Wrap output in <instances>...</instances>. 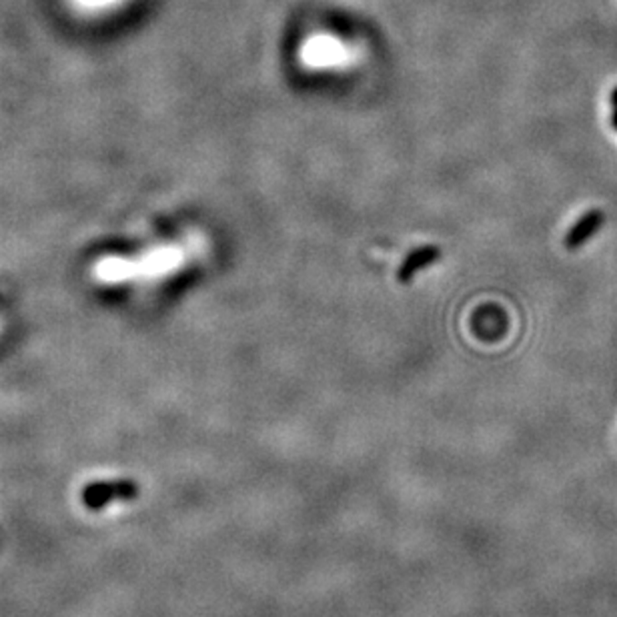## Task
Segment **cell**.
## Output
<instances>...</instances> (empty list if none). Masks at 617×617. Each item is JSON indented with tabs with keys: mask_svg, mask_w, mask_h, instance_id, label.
<instances>
[{
	"mask_svg": "<svg viewBox=\"0 0 617 617\" xmlns=\"http://www.w3.org/2000/svg\"><path fill=\"white\" fill-rule=\"evenodd\" d=\"M187 249L179 245L159 246L135 259L125 256H109L95 267L97 279L102 283H125V281H151L171 275L187 261Z\"/></svg>",
	"mask_w": 617,
	"mask_h": 617,
	"instance_id": "1",
	"label": "cell"
},
{
	"mask_svg": "<svg viewBox=\"0 0 617 617\" xmlns=\"http://www.w3.org/2000/svg\"><path fill=\"white\" fill-rule=\"evenodd\" d=\"M299 60L311 70H343L357 63L359 48L333 33H313L301 43Z\"/></svg>",
	"mask_w": 617,
	"mask_h": 617,
	"instance_id": "2",
	"label": "cell"
},
{
	"mask_svg": "<svg viewBox=\"0 0 617 617\" xmlns=\"http://www.w3.org/2000/svg\"><path fill=\"white\" fill-rule=\"evenodd\" d=\"M603 213L600 209H591L590 213H585L583 217H580L575 221L573 227L570 229V233L565 235V246L568 249H580L585 243H588L591 236L601 229L603 225Z\"/></svg>",
	"mask_w": 617,
	"mask_h": 617,
	"instance_id": "3",
	"label": "cell"
},
{
	"mask_svg": "<svg viewBox=\"0 0 617 617\" xmlns=\"http://www.w3.org/2000/svg\"><path fill=\"white\" fill-rule=\"evenodd\" d=\"M119 493V496H131V493H135V487L131 486H97L89 489L87 493V501L92 503V506H105L107 501H112L110 497Z\"/></svg>",
	"mask_w": 617,
	"mask_h": 617,
	"instance_id": "4",
	"label": "cell"
},
{
	"mask_svg": "<svg viewBox=\"0 0 617 617\" xmlns=\"http://www.w3.org/2000/svg\"><path fill=\"white\" fill-rule=\"evenodd\" d=\"M125 0H73V5L82 10V13L89 15H99V13H109V10L120 6Z\"/></svg>",
	"mask_w": 617,
	"mask_h": 617,
	"instance_id": "5",
	"label": "cell"
},
{
	"mask_svg": "<svg viewBox=\"0 0 617 617\" xmlns=\"http://www.w3.org/2000/svg\"><path fill=\"white\" fill-rule=\"evenodd\" d=\"M612 107H613V117H612V125L617 129V89L612 92Z\"/></svg>",
	"mask_w": 617,
	"mask_h": 617,
	"instance_id": "6",
	"label": "cell"
}]
</instances>
